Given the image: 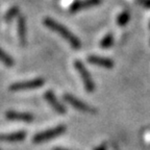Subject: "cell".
I'll return each mask as SVG.
<instances>
[{
	"instance_id": "obj_1",
	"label": "cell",
	"mask_w": 150,
	"mask_h": 150,
	"mask_svg": "<svg viewBox=\"0 0 150 150\" xmlns=\"http://www.w3.org/2000/svg\"><path fill=\"white\" fill-rule=\"evenodd\" d=\"M44 24H45L46 27L50 28L51 30L55 31L56 33H59V35H61L63 39H65V40L67 41V42H68L69 44L73 47V48H75V49L80 48V46H81V42L79 41V39H78L75 35H73V33L69 30L68 28L65 27L63 24L54 21L53 19H50V18L45 19Z\"/></svg>"
},
{
	"instance_id": "obj_2",
	"label": "cell",
	"mask_w": 150,
	"mask_h": 150,
	"mask_svg": "<svg viewBox=\"0 0 150 150\" xmlns=\"http://www.w3.org/2000/svg\"><path fill=\"white\" fill-rule=\"evenodd\" d=\"M66 131V127L64 125H59V126L52 127L47 130L41 131L39 134H37L33 138V141L35 143H42V142H46L48 140H51L56 137L62 136Z\"/></svg>"
},
{
	"instance_id": "obj_3",
	"label": "cell",
	"mask_w": 150,
	"mask_h": 150,
	"mask_svg": "<svg viewBox=\"0 0 150 150\" xmlns=\"http://www.w3.org/2000/svg\"><path fill=\"white\" fill-rule=\"evenodd\" d=\"M74 67H75V69L77 70V72L79 73L80 78H81L82 81H83V86H84V88H86V90H87L89 93L94 92V90H95V83H94V80H93V78H92L91 74H90V72L88 71V69L84 67L83 63L80 61H76L74 63Z\"/></svg>"
},
{
	"instance_id": "obj_4",
	"label": "cell",
	"mask_w": 150,
	"mask_h": 150,
	"mask_svg": "<svg viewBox=\"0 0 150 150\" xmlns=\"http://www.w3.org/2000/svg\"><path fill=\"white\" fill-rule=\"evenodd\" d=\"M64 100L67 103H69L71 106L75 108V110H79L82 112H87V114H95L96 110L93 106L89 105L86 102H82L80 99H78L77 97L73 96L71 94H65L64 95Z\"/></svg>"
},
{
	"instance_id": "obj_5",
	"label": "cell",
	"mask_w": 150,
	"mask_h": 150,
	"mask_svg": "<svg viewBox=\"0 0 150 150\" xmlns=\"http://www.w3.org/2000/svg\"><path fill=\"white\" fill-rule=\"evenodd\" d=\"M44 83L45 80L43 78H35V79L25 80V81L15 82L9 87V90L11 91H23V90L37 89V88L43 87Z\"/></svg>"
},
{
	"instance_id": "obj_6",
	"label": "cell",
	"mask_w": 150,
	"mask_h": 150,
	"mask_svg": "<svg viewBox=\"0 0 150 150\" xmlns=\"http://www.w3.org/2000/svg\"><path fill=\"white\" fill-rule=\"evenodd\" d=\"M102 0H76L75 2L70 7V12L76 13L82 11V9H87L90 7L96 6V5L100 4Z\"/></svg>"
},
{
	"instance_id": "obj_7",
	"label": "cell",
	"mask_w": 150,
	"mask_h": 150,
	"mask_svg": "<svg viewBox=\"0 0 150 150\" xmlns=\"http://www.w3.org/2000/svg\"><path fill=\"white\" fill-rule=\"evenodd\" d=\"M44 96H45L46 101L49 103L50 106H51L55 112H57L59 114H65V112H67L66 108L57 100V98H56V96L54 95V93L52 91H47Z\"/></svg>"
},
{
	"instance_id": "obj_8",
	"label": "cell",
	"mask_w": 150,
	"mask_h": 150,
	"mask_svg": "<svg viewBox=\"0 0 150 150\" xmlns=\"http://www.w3.org/2000/svg\"><path fill=\"white\" fill-rule=\"evenodd\" d=\"M88 62L90 64H93V65H96L98 67H102V68H105V69H112L114 67V62L110 59L103 57V56L90 55L88 57Z\"/></svg>"
},
{
	"instance_id": "obj_9",
	"label": "cell",
	"mask_w": 150,
	"mask_h": 150,
	"mask_svg": "<svg viewBox=\"0 0 150 150\" xmlns=\"http://www.w3.org/2000/svg\"><path fill=\"white\" fill-rule=\"evenodd\" d=\"M6 118L14 121H23V122H31L33 120V116L28 112H15V110H9L6 112Z\"/></svg>"
},
{
	"instance_id": "obj_10",
	"label": "cell",
	"mask_w": 150,
	"mask_h": 150,
	"mask_svg": "<svg viewBox=\"0 0 150 150\" xmlns=\"http://www.w3.org/2000/svg\"><path fill=\"white\" fill-rule=\"evenodd\" d=\"M26 138L25 131H16L12 134H0V141L2 142H19Z\"/></svg>"
},
{
	"instance_id": "obj_11",
	"label": "cell",
	"mask_w": 150,
	"mask_h": 150,
	"mask_svg": "<svg viewBox=\"0 0 150 150\" xmlns=\"http://www.w3.org/2000/svg\"><path fill=\"white\" fill-rule=\"evenodd\" d=\"M18 35L22 45L26 44V21L23 17L18 19Z\"/></svg>"
},
{
	"instance_id": "obj_12",
	"label": "cell",
	"mask_w": 150,
	"mask_h": 150,
	"mask_svg": "<svg viewBox=\"0 0 150 150\" xmlns=\"http://www.w3.org/2000/svg\"><path fill=\"white\" fill-rule=\"evenodd\" d=\"M0 62H2L5 66H8V67H12L15 64L14 59L11 55L6 53L5 51H3L1 48H0Z\"/></svg>"
},
{
	"instance_id": "obj_13",
	"label": "cell",
	"mask_w": 150,
	"mask_h": 150,
	"mask_svg": "<svg viewBox=\"0 0 150 150\" xmlns=\"http://www.w3.org/2000/svg\"><path fill=\"white\" fill-rule=\"evenodd\" d=\"M129 19H130V15H129V13L128 12H123L118 16L117 23L119 24L120 26H125L127 23H128Z\"/></svg>"
},
{
	"instance_id": "obj_14",
	"label": "cell",
	"mask_w": 150,
	"mask_h": 150,
	"mask_svg": "<svg viewBox=\"0 0 150 150\" xmlns=\"http://www.w3.org/2000/svg\"><path fill=\"white\" fill-rule=\"evenodd\" d=\"M112 44H114V37L112 33H108L100 42V46L102 48H110Z\"/></svg>"
},
{
	"instance_id": "obj_15",
	"label": "cell",
	"mask_w": 150,
	"mask_h": 150,
	"mask_svg": "<svg viewBox=\"0 0 150 150\" xmlns=\"http://www.w3.org/2000/svg\"><path fill=\"white\" fill-rule=\"evenodd\" d=\"M18 13H19L18 7H13V8H11L8 11V13L6 14V20H11V19H13L14 17H17Z\"/></svg>"
},
{
	"instance_id": "obj_16",
	"label": "cell",
	"mask_w": 150,
	"mask_h": 150,
	"mask_svg": "<svg viewBox=\"0 0 150 150\" xmlns=\"http://www.w3.org/2000/svg\"><path fill=\"white\" fill-rule=\"evenodd\" d=\"M140 3L146 8H150V0H140Z\"/></svg>"
},
{
	"instance_id": "obj_17",
	"label": "cell",
	"mask_w": 150,
	"mask_h": 150,
	"mask_svg": "<svg viewBox=\"0 0 150 150\" xmlns=\"http://www.w3.org/2000/svg\"><path fill=\"white\" fill-rule=\"evenodd\" d=\"M94 150H106V145L105 144H101L98 147H96Z\"/></svg>"
},
{
	"instance_id": "obj_18",
	"label": "cell",
	"mask_w": 150,
	"mask_h": 150,
	"mask_svg": "<svg viewBox=\"0 0 150 150\" xmlns=\"http://www.w3.org/2000/svg\"><path fill=\"white\" fill-rule=\"evenodd\" d=\"M53 150H69V149H66V148H62V147H56Z\"/></svg>"
},
{
	"instance_id": "obj_19",
	"label": "cell",
	"mask_w": 150,
	"mask_h": 150,
	"mask_svg": "<svg viewBox=\"0 0 150 150\" xmlns=\"http://www.w3.org/2000/svg\"><path fill=\"white\" fill-rule=\"evenodd\" d=\"M149 27H150V23H149Z\"/></svg>"
}]
</instances>
